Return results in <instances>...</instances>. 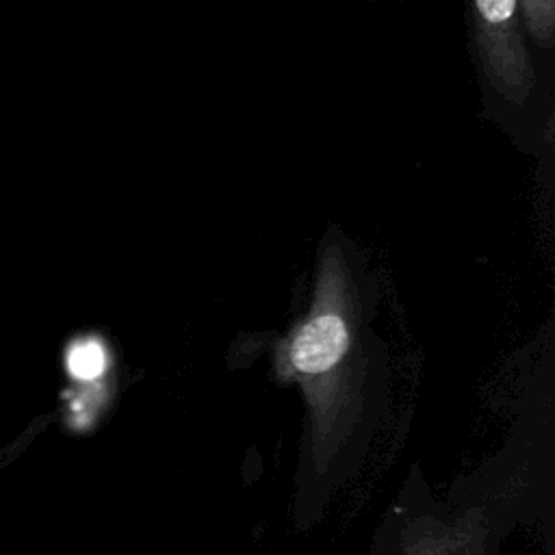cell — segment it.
<instances>
[{"instance_id": "obj_2", "label": "cell", "mask_w": 555, "mask_h": 555, "mask_svg": "<svg viewBox=\"0 0 555 555\" xmlns=\"http://www.w3.org/2000/svg\"><path fill=\"white\" fill-rule=\"evenodd\" d=\"M475 37L490 85L509 102L522 104L535 82L522 37L518 0H473Z\"/></svg>"}, {"instance_id": "obj_1", "label": "cell", "mask_w": 555, "mask_h": 555, "mask_svg": "<svg viewBox=\"0 0 555 555\" xmlns=\"http://www.w3.org/2000/svg\"><path fill=\"white\" fill-rule=\"evenodd\" d=\"M349 273L336 247L323 254L317 273L314 306L291 343V362L299 373L319 375L334 369L349 349L345 317Z\"/></svg>"}, {"instance_id": "obj_4", "label": "cell", "mask_w": 555, "mask_h": 555, "mask_svg": "<svg viewBox=\"0 0 555 555\" xmlns=\"http://www.w3.org/2000/svg\"><path fill=\"white\" fill-rule=\"evenodd\" d=\"M67 366H69L72 375L78 379H95L98 375H102V371L106 366V353L100 343L85 340V343H78L69 351Z\"/></svg>"}, {"instance_id": "obj_3", "label": "cell", "mask_w": 555, "mask_h": 555, "mask_svg": "<svg viewBox=\"0 0 555 555\" xmlns=\"http://www.w3.org/2000/svg\"><path fill=\"white\" fill-rule=\"evenodd\" d=\"M525 28L538 46H551L555 33V0H518Z\"/></svg>"}]
</instances>
